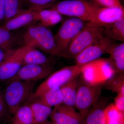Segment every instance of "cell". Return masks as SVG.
<instances>
[{
	"mask_svg": "<svg viewBox=\"0 0 124 124\" xmlns=\"http://www.w3.org/2000/svg\"><path fill=\"white\" fill-rule=\"evenodd\" d=\"M5 90L4 99L8 112L13 115L33 95L34 82L23 81L14 77Z\"/></svg>",
	"mask_w": 124,
	"mask_h": 124,
	"instance_id": "obj_1",
	"label": "cell"
},
{
	"mask_svg": "<svg viewBox=\"0 0 124 124\" xmlns=\"http://www.w3.org/2000/svg\"><path fill=\"white\" fill-rule=\"evenodd\" d=\"M23 38L25 45L37 47L41 51L57 56L54 36L48 27L39 24L30 25Z\"/></svg>",
	"mask_w": 124,
	"mask_h": 124,
	"instance_id": "obj_2",
	"label": "cell"
},
{
	"mask_svg": "<svg viewBox=\"0 0 124 124\" xmlns=\"http://www.w3.org/2000/svg\"><path fill=\"white\" fill-rule=\"evenodd\" d=\"M100 7L85 0H64L54 4L50 8L61 15L76 18L88 22Z\"/></svg>",
	"mask_w": 124,
	"mask_h": 124,
	"instance_id": "obj_3",
	"label": "cell"
},
{
	"mask_svg": "<svg viewBox=\"0 0 124 124\" xmlns=\"http://www.w3.org/2000/svg\"><path fill=\"white\" fill-rule=\"evenodd\" d=\"M87 22L76 18L64 20L54 36L57 56L65 57L68 47L76 36L86 26Z\"/></svg>",
	"mask_w": 124,
	"mask_h": 124,
	"instance_id": "obj_4",
	"label": "cell"
},
{
	"mask_svg": "<svg viewBox=\"0 0 124 124\" xmlns=\"http://www.w3.org/2000/svg\"><path fill=\"white\" fill-rule=\"evenodd\" d=\"M116 71L109 60H95L82 66V80L91 85H103L115 76Z\"/></svg>",
	"mask_w": 124,
	"mask_h": 124,
	"instance_id": "obj_5",
	"label": "cell"
},
{
	"mask_svg": "<svg viewBox=\"0 0 124 124\" xmlns=\"http://www.w3.org/2000/svg\"><path fill=\"white\" fill-rule=\"evenodd\" d=\"M82 66L76 65L65 67L51 73L46 80L39 85L31 99H35L51 89L60 87L70 80L80 75Z\"/></svg>",
	"mask_w": 124,
	"mask_h": 124,
	"instance_id": "obj_6",
	"label": "cell"
},
{
	"mask_svg": "<svg viewBox=\"0 0 124 124\" xmlns=\"http://www.w3.org/2000/svg\"><path fill=\"white\" fill-rule=\"evenodd\" d=\"M104 27L85 26L71 42L65 57L74 58L104 35Z\"/></svg>",
	"mask_w": 124,
	"mask_h": 124,
	"instance_id": "obj_7",
	"label": "cell"
},
{
	"mask_svg": "<svg viewBox=\"0 0 124 124\" xmlns=\"http://www.w3.org/2000/svg\"><path fill=\"white\" fill-rule=\"evenodd\" d=\"M79 81L75 106L84 121L86 115L99 98L103 85H91Z\"/></svg>",
	"mask_w": 124,
	"mask_h": 124,
	"instance_id": "obj_8",
	"label": "cell"
},
{
	"mask_svg": "<svg viewBox=\"0 0 124 124\" xmlns=\"http://www.w3.org/2000/svg\"><path fill=\"white\" fill-rule=\"evenodd\" d=\"M113 44L112 40L103 36L75 57L76 65L83 66L97 60L103 54L107 53Z\"/></svg>",
	"mask_w": 124,
	"mask_h": 124,
	"instance_id": "obj_9",
	"label": "cell"
},
{
	"mask_svg": "<svg viewBox=\"0 0 124 124\" xmlns=\"http://www.w3.org/2000/svg\"><path fill=\"white\" fill-rule=\"evenodd\" d=\"M31 46L25 45L7 57L0 64V81L14 77L23 66L24 54Z\"/></svg>",
	"mask_w": 124,
	"mask_h": 124,
	"instance_id": "obj_10",
	"label": "cell"
},
{
	"mask_svg": "<svg viewBox=\"0 0 124 124\" xmlns=\"http://www.w3.org/2000/svg\"><path fill=\"white\" fill-rule=\"evenodd\" d=\"M124 17V7H99L86 26L104 27Z\"/></svg>",
	"mask_w": 124,
	"mask_h": 124,
	"instance_id": "obj_11",
	"label": "cell"
},
{
	"mask_svg": "<svg viewBox=\"0 0 124 124\" xmlns=\"http://www.w3.org/2000/svg\"><path fill=\"white\" fill-rule=\"evenodd\" d=\"M50 116L55 124H84V121L74 108L62 104L54 107Z\"/></svg>",
	"mask_w": 124,
	"mask_h": 124,
	"instance_id": "obj_12",
	"label": "cell"
},
{
	"mask_svg": "<svg viewBox=\"0 0 124 124\" xmlns=\"http://www.w3.org/2000/svg\"><path fill=\"white\" fill-rule=\"evenodd\" d=\"M52 71L50 66L25 64L22 66L14 77L23 81L34 82L48 77Z\"/></svg>",
	"mask_w": 124,
	"mask_h": 124,
	"instance_id": "obj_13",
	"label": "cell"
},
{
	"mask_svg": "<svg viewBox=\"0 0 124 124\" xmlns=\"http://www.w3.org/2000/svg\"><path fill=\"white\" fill-rule=\"evenodd\" d=\"M40 9L30 8L22 11L4 23L1 27L10 31L16 30L38 21V12Z\"/></svg>",
	"mask_w": 124,
	"mask_h": 124,
	"instance_id": "obj_14",
	"label": "cell"
},
{
	"mask_svg": "<svg viewBox=\"0 0 124 124\" xmlns=\"http://www.w3.org/2000/svg\"><path fill=\"white\" fill-rule=\"evenodd\" d=\"M107 103L106 99L99 98L86 115L84 124H105L104 109Z\"/></svg>",
	"mask_w": 124,
	"mask_h": 124,
	"instance_id": "obj_15",
	"label": "cell"
},
{
	"mask_svg": "<svg viewBox=\"0 0 124 124\" xmlns=\"http://www.w3.org/2000/svg\"><path fill=\"white\" fill-rule=\"evenodd\" d=\"M107 54H110L109 61L118 73H124V43H113L109 48Z\"/></svg>",
	"mask_w": 124,
	"mask_h": 124,
	"instance_id": "obj_16",
	"label": "cell"
},
{
	"mask_svg": "<svg viewBox=\"0 0 124 124\" xmlns=\"http://www.w3.org/2000/svg\"><path fill=\"white\" fill-rule=\"evenodd\" d=\"M79 85L77 77L60 86L62 97V103L75 108Z\"/></svg>",
	"mask_w": 124,
	"mask_h": 124,
	"instance_id": "obj_17",
	"label": "cell"
},
{
	"mask_svg": "<svg viewBox=\"0 0 124 124\" xmlns=\"http://www.w3.org/2000/svg\"><path fill=\"white\" fill-rule=\"evenodd\" d=\"M33 116L34 124H45L48 122L52 109L51 108L35 100L29 104Z\"/></svg>",
	"mask_w": 124,
	"mask_h": 124,
	"instance_id": "obj_18",
	"label": "cell"
},
{
	"mask_svg": "<svg viewBox=\"0 0 124 124\" xmlns=\"http://www.w3.org/2000/svg\"><path fill=\"white\" fill-rule=\"evenodd\" d=\"M62 19V15L54 9H40L38 10L39 25L46 27L54 26L61 22Z\"/></svg>",
	"mask_w": 124,
	"mask_h": 124,
	"instance_id": "obj_19",
	"label": "cell"
},
{
	"mask_svg": "<svg viewBox=\"0 0 124 124\" xmlns=\"http://www.w3.org/2000/svg\"><path fill=\"white\" fill-rule=\"evenodd\" d=\"M50 62L43 53L31 46L24 54L23 65L30 64L50 66Z\"/></svg>",
	"mask_w": 124,
	"mask_h": 124,
	"instance_id": "obj_20",
	"label": "cell"
},
{
	"mask_svg": "<svg viewBox=\"0 0 124 124\" xmlns=\"http://www.w3.org/2000/svg\"><path fill=\"white\" fill-rule=\"evenodd\" d=\"M104 35L111 39L124 41V17L104 27Z\"/></svg>",
	"mask_w": 124,
	"mask_h": 124,
	"instance_id": "obj_21",
	"label": "cell"
},
{
	"mask_svg": "<svg viewBox=\"0 0 124 124\" xmlns=\"http://www.w3.org/2000/svg\"><path fill=\"white\" fill-rule=\"evenodd\" d=\"M35 99L51 108L57 106L62 103V97L60 87L49 90Z\"/></svg>",
	"mask_w": 124,
	"mask_h": 124,
	"instance_id": "obj_22",
	"label": "cell"
},
{
	"mask_svg": "<svg viewBox=\"0 0 124 124\" xmlns=\"http://www.w3.org/2000/svg\"><path fill=\"white\" fill-rule=\"evenodd\" d=\"M4 5L5 23L27 9L24 7L28 5V4L27 0H4Z\"/></svg>",
	"mask_w": 124,
	"mask_h": 124,
	"instance_id": "obj_23",
	"label": "cell"
},
{
	"mask_svg": "<svg viewBox=\"0 0 124 124\" xmlns=\"http://www.w3.org/2000/svg\"><path fill=\"white\" fill-rule=\"evenodd\" d=\"M13 115L11 120L13 124H34L29 104L23 105Z\"/></svg>",
	"mask_w": 124,
	"mask_h": 124,
	"instance_id": "obj_24",
	"label": "cell"
},
{
	"mask_svg": "<svg viewBox=\"0 0 124 124\" xmlns=\"http://www.w3.org/2000/svg\"><path fill=\"white\" fill-rule=\"evenodd\" d=\"M18 38L15 34L0 27V48L8 52L17 43Z\"/></svg>",
	"mask_w": 124,
	"mask_h": 124,
	"instance_id": "obj_25",
	"label": "cell"
},
{
	"mask_svg": "<svg viewBox=\"0 0 124 124\" xmlns=\"http://www.w3.org/2000/svg\"><path fill=\"white\" fill-rule=\"evenodd\" d=\"M106 88L117 94H124V73H118L103 84Z\"/></svg>",
	"mask_w": 124,
	"mask_h": 124,
	"instance_id": "obj_26",
	"label": "cell"
},
{
	"mask_svg": "<svg viewBox=\"0 0 124 124\" xmlns=\"http://www.w3.org/2000/svg\"><path fill=\"white\" fill-rule=\"evenodd\" d=\"M104 113L105 121L124 119V112L119 111L113 103L108 104L105 108Z\"/></svg>",
	"mask_w": 124,
	"mask_h": 124,
	"instance_id": "obj_27",
	"label": "cell"
},
{
	"mask_svg": "<svg viewBox=\"0 0 124 124\" xmlns=\"http://www.w3.org/2000/svg\"><path fill=\"white\" fill-rule=\"evenodd\" d=\"M59 0H27L29 8L46 9L50 7Z\"/></svg>",
	"mask_w": 124,
	"mask_h": 124,
	"instance_id": "obj_28",
	"label": "cell"
},
{
	"mask_svg": "<svg viewBox=\"0 0 124 124\" xmlns=\"http://www.w3.org/2000/svg\"><path fill=\"white\" fill-rule=\"evenodd\" d=\"M93 3L101 7H123L119 0H92Z\"/></svg>",
	"mask_w": 124,
	"mask_h": 124,
	"instance_id": "obj_29",
	"label": "cell"
},
{
	"mask_svg": "<svg viewBox=\"0 0 124 124\" xmlns=\"http://www.w3.org/2000/svg\"><path fill=\"white\" fill-rule=\"evenodd\" d=\"M116 108L121 112H124V94L119 93L115 98L114 103Z\"/></svg>",
	"mask_w": 124,
	"mask_h": 124,
	"instance_id": "obj_30",
	"label": "cell"
},
{
	"mask_svg": "<svg viewBox=\"0 0 124 124\" xmlns=\"http://www.w3.org/2000/svg\"><path fill=\"white\" fill-rule=\"evenodd\" d=\"M7 111H8L4 98L0 92V114L3 116L6 115Z\"/></svg>",
	"mask_w": 124,
	"mask_h": 124,
	"instance_id": "obj_31",
	"label": "cell"
},
{
	"mask_svg": "<svg viewBox=\"0 0 124 124\" xmlns=\"http://www.w3.org/2000/svg\"><path fill=\"white\" fill-rule=\"evenodd\" d=\"M4 0H0V23L4 22Z\"/></svg>",
	"mask_w": 124,
	"mask_h": 124,
	"instance_id": "obj_32",
	"label": "cell"
},
{
	"mask_svg": "<svg viewBox=\"0 0 124 124\" xmlns=\"http://www.w3.org/2000/svg\"><path fill=\"white\" fill-rule=\"evenodd\" d=\"M105 124H124V119L112 121H106Z\"/></svg>",
	"mask_w": 124,
	"mask_h": 124,
	"instance_id": "obj_33",
	"label": "cell"
},
{
	"mask_svg": "<svg viewBox=\"0 0 124 124\" xmlns=\"http://www.w3.org/2000/svg\"><path fill=\"white\" fill-rule=\"evenodd\" d=\"M6 56V54L5 53V52L0 48V64L4 60Z\"/></svg>",
	"mask_w": 124,
	"mask_h": 124,
	"instance_id": "obj_34",
	"label": "cell"
},
{
	"mask_svg": "<svg viewBox=\"0 0 124 124\" xmlns=\"http://www.w3.org/2000/svg\"><path fill=\"white\" fill-rule=\"evenodd\" d=\"M54 124V123H53V122H49V121H48L46 124Z\"/></svg>",
	"mask_w": 124,
	"mask_h": 124,
	"instance_id": "obj_35",
	"label": "cell"
},
{
	"mask_svg": "<svg viewBox=\"0 0 124 124\" xmlns=\"http://www.w3.org/2000/svg\"><path fill=\"white\" fill-rule=\"evenodd\" d=\"M2 116L0 114V119H1V117H2Z\"/></svg>",
	"mask_w": 124,
	"mask_h": 124,
	"instance_id": "obj_36",
	"label": "cell"
}]
</instances>
